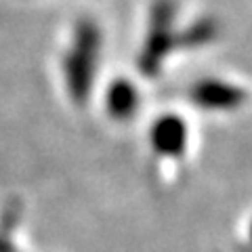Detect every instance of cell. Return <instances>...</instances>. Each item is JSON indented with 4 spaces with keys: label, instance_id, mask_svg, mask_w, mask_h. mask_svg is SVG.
I'll use <instances>...</instances> for the list:
<instances>
[{
    "label": "cell",
    "instance_id": "3",
    "mask_svg": "<svg viewBox=\"0 0 252 252\" xmlns=\"http://www.w3.org/2000/svg\"><path fill=\"white\" fill-rule=\"evenodd\" d=\"M156 147L162 154H179V149L185 143V128L175 116H170L168 120H162L156 126Z\"/></svg>",
    "mask_w": 252,
    "mask_h": 252
},
{
    "label": "cell",
    "instance_id": "1",
    "mask_svg": "<svg viewBox=\"0 0 252 252\" xmlns=\"http://www.w3.org/2000/svg\"><path fill=\"white\" fill-rule=\"evenodd\" d=\"M94 49H97V32L93 26H82L78 32V40L74 49V57L69 59V76H72V89L76 97L89 89L91 72H93V59H94Z\"/></svg>",
    "mask_w": 252,
    "mask_h": 252
},
{
    "label": "cell",
    "instance_id": "5",
    "mask_svg": "<svg viewBox=\"0 0 252 252\" xmlns=\"http://www.w3.org/2000/svg\"><path fill=\"white\" fill-rule=\"evenodd\" d=\"M135 105H137V93L126 82H120V84L116 82L112 93H109V109L116 116H126L132 112Z\"/></svg>",
    "mask_w": 252,
    "mask_h": 252
},
{
    "label": "cell",
    "instance_id": "2",
    "mask_svg": "<svg viewBox=\"0 0 252 252\" xmlns=\"http://www.w3.org/2000/svg\"><path fill=\"white\" fill-rule=\"evenodd\" d=\"M170 36V4L162 2L156 9V19H154V32L149 36L147 51H145V69L152 72V65H156L158 59L162 57V49H166V40Z\"/></svg>",
    "mask_w": 252,
    "mask_h": 252
},
{
    "label": "cell",
    "instance_id": "4",
    "mask_svg": "<svg viewBox=\"0 0 252 252\" xmlns=\"http://www.w3.org/2000/svg\"><path fill=\"white\" fill-rule=\"evenodd\" d=\"M238 91L229 89L225 84H200L195 91V103L204 107H229L238 103Z\"/></svg>",
    "mask_w": 252,
    "mask_h": 252
}]
</instances>
